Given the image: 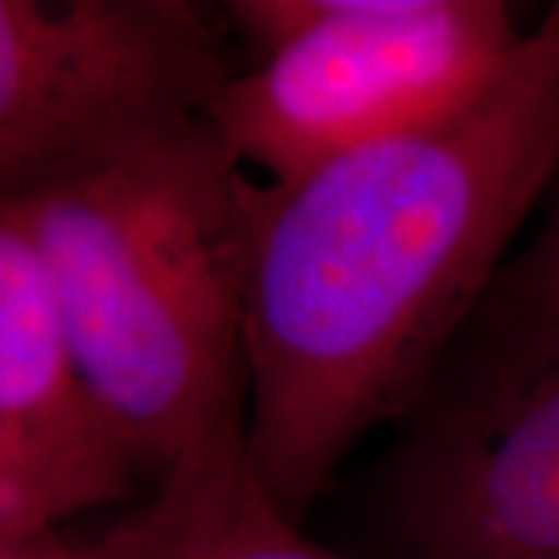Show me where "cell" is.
I'll list each match as a JSON object with an SVG mask.
<instances>
[{
  "label": "cell",
  "instance_id": "obj_1",
  "mask_svg": "<svg viewBox=\"0 0 559 559\" xmlns=\"http://www.w3.org/2000/svg\"><path fill=\"white\" fill-rule=\"evenodd\" d=\"M559 171V3L444 119L252 190L246 448L293 520L419 399Z\"/></svg>",
  "mask_w": 559,
  "mask_h": 559
},
{
  "label": "cell",
  "instance_id": "obj_2",
  "mask_svg": "<svg viewBox=\"0 0 559 559\" xmlns=\"http://www.w3.org/2000/svg\"><path fill=\"white\" fill-rule=\"evenodd\" d=\"M240 165L190 116L0 193L50 271L87 399L156 485L246 441Z\"/></svg>",
  "mask_w": 559,
  "mask_h": 559
},
{
  "label": "cell",
  "instance_id": "obj_3",
  "mask_svg": "<svg viewBox=\"0 0 559 559\" xmlns=\"http://www.w3.org/2000/svg\"><path fill=\"white\" fill-rule=\"evenodd\" d=\"M224 16L259 62L202 119L271 183L457 112L525 38L498 0H237Z\"/></svg>",
  "mask_w": 559,
  "mask_h": 559
},
{
  "label": "cell",
  "instance_id": "obj_4",
  "mask_svg": "<svg viewBox=\"0 0 559 559\" xmlns=\"http://www.w3.org/2000/svg\"><path fill=\"white\" fill-rule=\"evenodd\" d=\"M234 72L221 20L202 3L0 0L7 193L202 116Z\"/></svg>",
  "mask_w": 559,
  "mask_h": 559
},
{
  "label": "cell",
  "instance_id": "obj_5",
  "mask_svg": "<svg viewBox=\"0 0 559 559\" xmlns=\"http://www.w3.org/2000/svg\"><path fill=\"white\" fill-rule=\"evenodd\" d=\"M407 559H559V360L466 382L401 463Z\"/></svg>",
  "mask_w": 559,
  "mask_h": 559
},
{
  "label": "cell",
  "instance_id": "obj_6",
  "mask_svg": "<svg viewBox=\"0 0 559 559\" xmlns=\"http://www.w3.org/2000/svg\"><path fill=\"white\" fill-rule=\"evenodd\" d=\"M0 436L97 481L116 500L140 469L79 380L60 301L38 246L0 200Z\"/></svg>",
  "mask_w": 559,
  "mask_h": 559
},
{
  "label": "cell",
  "instance_id": "obj_7",
  "mask_svg": "<svg viewBox=\"0 0 559 559\" xmlns=\"http://www.w3.org/2000/svg\"><path fill=\"white\" fill-rule=\"evenodd\" d=\"M140 520L134 559H342L280 510L246 441L165 476Z\"/></svg>",
  "mask_w": 559,
  "mask_h": 559
},
{
  "label": "cell",
  "instance_id": "obj_8",
  "mask_svg": "<svg viewBox=\"0 0 559 559\" xmlns=\"http://www.w3.org/2000/svg\"><path fill=\"white\" fill-rule=\"evenodd\" d=\"M476 311L485 342L469 382L513 380L559 360V197L538 237L500 267Z\"/></svg>",
  "mask_w": 559,
  "mask_h": 559
},
{
  "label": "cell",
  "instance_id": "obj_9",
  "mask_svg": "<svg viewBox=\"0 0 559 559\" xmlns=\"http://www.w3.org/2000/svg\"><path fill=\"white\" fill-rule=\"evenodd\" d=\"M106 503H116V498L97 481L0 436V532L60 528L69 516Z\"/></svg>",
  "mask_w": 559,
  "mask_h": 559
},
{
  "label": "cell",
  "instance_id": "obj_10",
  "mask_svg": "<svg viewBox=\"0 0 559 559\" xmlns=\"http://www.w3.org/2000/svg\"><path fill=\"white\" fill-rule=\"evenodd\" d=\"M143 520L140 510L128 513L94 540L62 538L60 528L0 532V559H134Z\"/></svg>",
  "mask_w": 559,
  "mask_h": 559
},
{
  "label": "cell",
  "instance_id": "obj_11",
  "mask_svg": "<svg viewBox=\"0 0 559 559\" xmlns=\"http://www.w3.org/2000/svg\"><path fill=\"white\" fill-rule=\"evenodd\" d=\"M7 187H10V183H7V178H3V171H0V193H7Z\"/></svg>",
  "mask_w": 559,
  "mask_h": 559
}]
</instances>
